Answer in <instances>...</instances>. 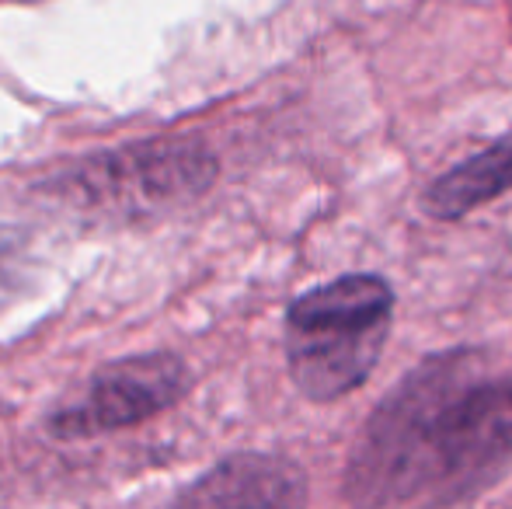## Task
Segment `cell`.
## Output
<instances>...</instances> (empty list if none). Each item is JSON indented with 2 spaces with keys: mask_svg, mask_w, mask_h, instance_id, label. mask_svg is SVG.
<instances>
[{
  "mask_svg": "<svg viewBox=\"0 0 512 509\" xmlns=\"http://www.w3.org/2000/svg\"><path fill=\"white\" fill-rule=\"evenodd\" d=\"M481 349L415 370L380 401L352 450L359 503H453L512 468V374H485Z\"/></svg>",
  "mask_w": 512,
  "mask_h": 509,
  "instance_id": "1",
  "label": "cell"
},
{
  "mask_svg": "<svg viewBox=\"0 0 512 509\" xmlns=\"http://www.w3.org/2000/svg\"><path fill=\"white\" fill-rule=\"evenodd\" d=\"M394 321L384 276L349 272L297 297L286 311V363L300 394L335 401L366 384Z\"/></svg>",
  "mask_w": 512,
  "mask_h": 509,
  "instance_id": "2",
  "label": "cell"
},
{
  "mask_svg": "<svg viewBox=\"0 0 512 509\" xmlns=\"http://www.w3.org/2000/svg\"><path fill=\"white\" fill-rule=\"evenodd\" d=\"M189 387V370L171 353L126 356L98 370L81 391V398L63 405L49 419V429L63 440L115 433L171 408Z\"/></svg>",
  "mask_w": 512,
  "mask_h": 509,
  "instance_id": "3",
  "label": "cell"
},
{
  "mask_svg": "<svg viewBox=\"0 0 512 509\" xmlns=\"http://www.w3.org/2000/svg\"><path fill=\"white\" fill-rule=\"evenodd\" d=\"M307 499L304 471L283 457L237 454L199 478L182 503L196 506H300Z\"/></svg>",
  "mask_w": 512,
  "mask_h": 509,
  "instance_id": "4",
  "label": "cell"
},
{
  "mask_svg": "<svg viewBox=\"0 0 512 509\" xmlns=\"http://www.w3.org/2000/svg\"><path fill=\"white\" fill-rule=\"evenodd\" d=\"M512 189V129L481 154L453 164L425 189L422 210L432 220H460Z\"/></svg>",
  "mask_w": 512,
  "mask_h": 509,
  "instance_id": "5",
  "label": "cell"
},
{
  "mask_svg": "<svg viewBox=\"0 0 512 509\" xmlns=\"http://www.w3.org/2000/svg\"><path fill=\"white\" fill-rule=\"evenodd\" d=\"M25 286H32V255L14 231H0V311L18 304Z\"/></svg>",
  "mask_w": 512,
  "mask_h": 509,
  "instance_id": "6",
  "label": "cell"
},
{
  "mask_svg": "<svg viewBox=\"0 0 512 509\" xmlns=\"http://www.w3.org/2000/svg\"><path fill=\"white\" fill-rule=\"evenodd\" d=\"M0 4H42V0H0Z\"/></svg>",
  "mask_w": 512,
  "mask_h": 509,
  "instance_id": "7",
  "label": "cell"
}]
</instances>
